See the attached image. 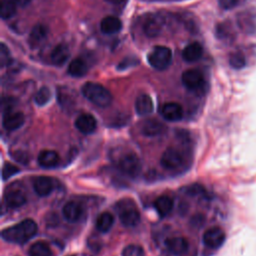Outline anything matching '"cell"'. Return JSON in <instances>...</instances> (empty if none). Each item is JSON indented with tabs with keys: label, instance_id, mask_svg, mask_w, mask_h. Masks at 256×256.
Returning <instances> with one entry per match:
<instances>
[{
	"label": "cell",
	"instance_id": "cell-1",
	"mask_svg": "<svg viewBox=\"0 0 256 256\" xmlns=\"http://www.w3.org/2000/svg\"><path fill=\"white\" fill-rule=\"evenodd\" d=\"M37 233V224L32 219H25L19 223L2 230V238L14 244H24Z\"/></svg>",
	"mask_w": 256,
	"mask_h": 256
},
{
	"label": "cell",
	"instance_id": "cell-2",
	"mask_svg": "<svg viewBox=\"0 0 256 256\" xmlns=\"http://www.w3.org/2000/svg\"><path fill=\"white\" fill-rule=\"evenodd\" d=\"M111 158L117 169L129 177H137L141 172V161L132 150L117 149L111 154Z\"/></svg>",
	"mask_w": 256,
	"mask_h": 256
},
{
	"label": "cell",
	"instance_id": "cell-3",
	"mask_svg": "<svg viewBox=\"0 0 256 256\" xmlns=\"http://www.w3.org/2000/svg\"><path fill=\"white\" fill-rule=\"evenodd\" d=\"M83 96L98 107H107L112 102V94L101 84L87 82L82 86Z\"/></svg>",
	"mask_w": 256,
	"mask_h": 256
},
{
	"label": "cell",
	"instance_id": "cell-4",
	"mask_svg": "<svg viewBox=\"0 0 256 256\" xmlns=\"http://www.w3.org/2000/svg\"><path fill=\"white\" fill-rule=\"evenodd\" d=\"M119 219L125 227H135L140 222V213L135 203L130 199H123L116 204Z\"/></svg>",
	"mask_w": 256,
	"mask_h": 256
},
{
	"label": "cell",
	"instance_id": "cell-5",
	"mask_svg": "<svg viewBox=\"0 0 256 256\" xmlns=\"http://www.w3.org/2000/svg\"><path fill=\"white\" fill-rule=\"evenodd\" d=\"M149 64L156 70H165L172 61V52L166 46H156L147 56Z\"/></svg>",
	"mask_w": 256,
	"mask_h": 256
},
{
	"label": "cell",
	"instance_id": "cell-6",
	"mask_svg": "<svg viewBox=\"0 0 256 256\" xmlns=\"http://www.w3.org/2000/svg\"><path fill=\"white\" fill-rule=\"evenodd\" d=\"M160 162L165 169L176 170L183 165L184 155L179 149L175 147H169L163 152Z\"/></svg>",
	"mask_w": 256,
	"mask_h": 256
},
{
	"label": "cell",
	"instance_id": "cell-7",
	"mask_svg": "<svg viewBox=\"0 0 256 256\" xmlns=\"http://www.w3.org/2000/svg\"><path fill=\"white\" fill-rule=\"evenodd\" d=\"M181 80L183 85L192 91L199 90L204 85V76L202 72L197 69H189L183 72Z\"/></svg>",
	"mask_w": 256,
	"mask_h": 256
},
{
	"label": "cell",
	"instance_id": "cell-8",
	"mask_svg": "<svg viewBox=\"0 0 256 256\" xmlns=\"http://www.w3.org/2000/svg\"><path fill=\"white\" fill-rule=\"evenodd\" d=\"M224 241H225V233L219 227L209 228L203 234L204 244L211 249L219 248L224 243Z\"/></svg>",
	"mask_w": 256,
	"mask_h": 256
},
{
	"label": "cell",
	"instance_id": "cell-9",
	"mask_svg": "<svg viewBox=\"0 0 256 256\" xmlns=\"http://www.w3.org/2000/svg\"><path fill=\"white\" fill-rule=\"evenodd\" d=\"M24 121H25V117L22 112H18V111L15 112L10 110L3 113L2 124L7 131H14L19 129L24 124Z\"/></svg>",
	"mask_w": 256,
	"mask_h": 256
},
{
	"label": "cell",
	"instance_id": "cell-10",
	"mask_svg": "<svg viewBox=\"0 0 256 256\" xmlns=\"http://www.w3.org/2000/svg\"><path fill=\"white\" fill-rule=\"evenodd\" d=\"M84 213V208L81 203L76 201H69L67 202L62 208V214L70 223H75L79 221Z\"/></svg>",
	"mask_w": 256,
	"mask_h": 256
},
{
	"label": "cell",
	"instance_id": "cell-11",
	"mask_svg": "<svg viewBox=\"0 0 256 256\" xmlns=\"http://www.w3.org/2000/svg\"><path fill=\"white\" fill-rule=\"evenodd\" d=\"M165 245L170 253L175 256L184 255L189 247L188 241L184 237H171L165 241Z\"/></svg>",
	"mask_w": 256,
	"mask_h": 256
},
{
	"label": "cell",
	"instance_id": "cell-12",
	"mask_svg": "<svg viewBox=\"0 0 256 256\" xmlns=\"http://www.w3.org/2000/svg\"><path fill=\"white\" fill-rule=\"evenodd\" d=\"M160 113L164 119L171 122H176L182 119L183 109L178 103L168 102L161 107Z\"/></svg>",
	"mask_w": 256,
	"mask_h": 256
},
{
	"label": "cell",
	"instance_id": "cell-13",
	"mask_svg": "<svg viewBox=\"0 0 256 256\" xmlns=\"http://www.w3.org/2000/svg\"><path fill=\"white\" fill-rule=\"evenodd\" d=\"M237 23L239 28L248 34L256 32V15L249 11H244L238 14Z\"/></svg>",
	"mask_w": 256,
	"mask_h": 256
},
{
	"label": "cell",
	"instance_id": "cell-14",
	"mask_svg": "<svg viewBox=\"0 0 256 256\" xmlns=\"http://www.w3.org/2000/svg\"><path fill=\"white\" fill-rule=\"evenodd\" d=\"M75 127L83 134H91L97 127V122L94 116L88 113L81 114L75 120Z\"/></svg>",
	"mask_w": 256,
	"mask_h": 256
},
{
	"label": "cell",
	"instance_id": "cell-15",
	"mask_svg": "<svg viewBox=\"0 0 256 256\" xmlns=\"http://www.w3.org/2000/svg\"><path fill=\"white\" fill-rule=\"evenodd\" d=\"M140 130L143 135L147 137H154L164 133L166 127L163 123L156 119H147L141 124Z\"/></svg>",
	"mask_w": 256,
	"mask_h": 256
},
{
	"label": "cell",
	"instance_id": "cell-16",
	"mask_svg": "<svg viewBox=\"0 0 256 256\" xmlns=\"http://www.w3.org/2000/svg\"><path fill=\"white\" fill-rule=\"evenodd\" d=\"M54 188L53 181L47 176H38L33 180V189L40 197L48 196Z\"/></svg>",
	"mask_w": 256,
	"mask_h": 256
},
{
	"label": "cell",
	"instance_id": "cell-17",
	"mask_svg": "<svg viewBox=\"0 0 256 256\" xmlns=\"http://www.w3.org/2000/svg\"><path fill=\"white\" fill-rule=\"evenodd\" d=\"M4 205L7 206V208H18L23 206L26 203V196L25 194L20 190H11L7 192L4 195Z\"/></svg>",
	"mask_w": 256,
	"mask_h": 256
},
{
	"label": "cell",
	"instance_id": "cell-18",
	"mask_svg": "<svg viewBox=\"0 0 256 256\" xmlns=\"http://www.w3.org/2000/svg\"><path fill=\"white\" fill-rule=\"evenodd\" d=\"M38 164L43 168H53L59 163V155L53 150H43L38 154Z\"/></svg>",
	"mask_w": 256,
	"mask_h": 256
},
{
	"label": "cell",
	"instance_id": "cell-19",
	"mask_svg": "<svg viewBox=\"0 0 256 256\" xmlns=\"http://www.w3.org/2000/svg\"><path fill=\"white\" fill-rule=\"evenodd\" d=\"M173 199L166 195L160 196L154 201V208L161 217H166L167 215H169L173 209Z\"/></svg>",
	"mask_w": 256,
	"mask_h": 256
},
{
	"label": "cell",
	"instance_id": "cell-20",
	"mask_svg": "<svg viewBox=\"0 0 256 256\" xmlns=\"http://www.w3.org/2000/svg\"><path fill=\"white\" fill-rule=\"evenodd\" d=\"M202 54V46L198 42H192L184 48L182 52V57L186 62H195L201 58Z\"/></svg>",
	"mask_w": 256,
	"mask_h": 256
},
{
	"label": "cell",
	"instance_id": "cell-21",
	"mask_svg": "<svg viewBox=\"0 0 256 256\" xmlns=\"http://www.w3.org/2000/svg\"><path fill=\"white\" fill-rule=\"evenodd\" d=\"M122 22L115 16H107L102 19L100 29L105 34H114L121 30Z\"/></svg>",
	"mask_w": 256,
	"mask_h": 256
},
{
	"label": "cell",
	"instance_id": "cell-22",
	"mask_svg": "<svg viewBox=\"0 0 256 256\" xmlns=\"http://www.w3.org/2000/svg\"><path fill=\"white\" fill-rule=\"evenodd\" d=\"M135 110L138 115L145 116L153 111V102L149 95L142 94L135 101Z\"/></svg>",
	"mask_w": 256,
	"mask_h": 256
},
{
	"label": "cell",
	"instance_id": "cell-23",
	"mask_svg": "<svg viewBox=\"0 0 256 256\" xmlns=\"http://www.w3.org/2000/svg\"><path fill=\"white\" fill-rule=\"evenodd\" d=\"M69 56H70V52L68 47L64 44H58L52 50L50 58L53 64L57 66H61L68 60Z\"/></svg>",
	"mask_w": 256,
	"mask_h": 256
},
{
	"label": "cell",
	"instance_id": "cell-24",
	"mask_svg": "<svg viewBox=\"0 0 256 256\" xmlns=\"http://www.w3.org/2000/svg\"><path fill=\"white\" fill-rule=\"evenodd\" d=\"M163 26V22L160 19V17H151L149 18L145 24H144V33L148 36V37H156L160 34L161 29Z\"/></svg>",
	"mask_w": 256,
	"mask_h": 256
},
{
	"label": "cell",
	"instance_id": "cell-25",
	"mask_svg": "<svg viewBox=\"0 0 256 256\" xmlns=\"http://www.w3.org/2000/svg\"><path fill=\"white\" fill-rule=\"evenodd\" d=\"M87 65L81 58L73 59L68 66V73L73 77H82L87 73Z\"/></svg>",
	"mask_w": 256,
	"mask_h": 256
},
{
	"label": "cell",
	"instance_id": "cell-26",
	"mask_svg": "<svg viewBox=\"0 0 256 256\" xmlns=\"http://www.w3.org/2000/svg\"><path fill=\"white\" fill-rule=\"evenodd\" d=\"M114 223V218L113 215L109 212H103L101 213L96 220V228L98 231L105 233L108 232Z\"/></svg>",
	"mask_w": 256,
	"mask_h": 256
},
{
	"label": "cell",
	"instance_id": "cell-27",
	"mask_svg": "<svg viewBox=\"0 0 256 256\" xmlns=\"http://www.w3.org/2000/svg\"><path fill=\"white\" fill-rule=\"evenodd\" d=\"M47 27L42 25V24H37L35 25L29 35V41L31 43V45H37L39 44L42 40H44V38L47 36Z\"/></svg>",
	"mask_w": 256,
	"mask_h": 256
},
{
	"label": "cell",
	"instance_id": "cell-28",
	"mask_svg": "<svg viewBox=\"0 0 256 256\" xmlns=\"http://www.w3.org/2000/svg\"><path fill=\"white\" fill-rule=\"evenodd\" d=\"M28 254L29 256H52V251L48 244L38 241L30 246Z\"/></svg>",
	"mask_w": 256,
	"mask_h": 256
},
{
	"label": "cell",
	"instance_id": "cell-29",
	"mask_svg": "<svg viewBox=\"0 0 256 256\" xmlns=\"http://www.w3.org/2000/svg\"><path fill=\"white\" fill-rule=\"evenodd\" d=\"M17 10V5L13 0H3L1 5V17L2 19L11 18Z\"/></svg>",
	"mask_w": 256,
	"mask_h": 256
},
{
	"label": "cell",
	"instance_id": "cell-30",
	"mask_svg": "<svg viewBox=\"0 0 256 256\" xmlns=\"http://www.w3.org/2000/svg\"><path fill=\"white\" fill-rule=\"evenodd\" d=\"M50 99H51V91L48 87H45V86L40 88L34 97L35 103L39 106H43L47 104Z\"/></svg>",
	"mask_w": 256,
	"mask_h": 256
},
{
	"label": "cell",
	"instance_id": "cell-31",
	"mask_svg": "<svg viewBox=\"0 0 256 256\" xmlns=\"http://www.w3.org/2000/svg\"><path fill=\"white\" fill-rule=\"evenodd\" d=\"M229 64L234 69H241L246 65L245 56L242 53H232L229 57Z\"/></svg>",
	"mask_w": 256,
	"mask_h": 256
},
{
	"label": "cell",
	"instance_id": "cell-32",
	"mask_svg": "<svg viewBox=\"0 0 256 256\" xmlns=\"http://www.w3.org/2000/svg\"><path fill=\"white\" fill-rule=\"evenodd\" d=\"M122 256H145V253L141 246L136 244H130L123 249Z\"/></svg>",
	"mask_w": 256,
	"mask_h": 256
},
{
	"label": "cell",
	"instance_id": "cell-33",
	"mask_svg": "<svg viewBox=\"0 0 256 256\" xmlns=\"http://www.w3.org/2000/svg\"><path fill=\"white\" fill-rule=\"evenodd\" d=\"M19 172V168L11 163H5L2 167V179L7 180Z\"/></svg>",
	"mask_w": 256,
	"mask_h": 256
},
{
	"label": "cell",
	"instance_id": "cell-34",
	"mask_svg": "<svg viewBox=\"0 0 256 256\" xmlns=\"http://www.w3.org/2000/svg\"><path fill=\"white\" fill-rule=\"evenodd\" d=\"M10 62H11L10 51L4 43H1V45H0V64H1V67H5V66L9 65Z\"/></svg>",
	"mask_w": 256,
	"mask_h": 256
},
{
	"label": "cell",
	"instance_id": "cell-35",
	"mask_svg": "<svg viewBox=\"0 0 256 256\" xmlns=\"http://www.w3.org/2000/svg\"><path fill=\"white\" fill-rule=\"evenodd\" d=\"M239 3V0H218L219 6L224 10H230L237 6Z\"/></svg>",
	"mask_w": 256,
	"mask_h": 256
},
{
	"label": "cell",
	"instance_id": "cell-36",
	"mask_svg": "<svg viewBox=\"0 0 256 256\" xmlns=\"http://www.w3.org/2000/svg\"><path fill=\"white\" fill-rule=\"evenodd\" d=\"M135 64H136V59L128 57V58H125L122 62L119 63L118 69L119 70H124V69H127L128 67H130L132 65H135Z\"/></svg>",
	"mask_w": 256,
	"mask_h": 256
},
{
	"label": "cell",
	"instance_id": "cell-37",
	"mask_svg": "<svg viewBox=\"0 0 256 256\" xmlns=\"http://www.w3.org/2000/svg\"><path fill=\"white\" fill-rule=\"evenodd\" d=\"M186 192H187L188 194L194 196V195H196V194H201V193H203V192H204V189H203V187H201V186H199V185H192V186L186 188Z\"/></svg>",
	"mask_w": 256,
	"mask_h": 256
},
{
	"label": "cell",
	"instance_id": "cell-38",
	"mask_svg": "<svg viewBox=\"0 0 256 256\" xmlns=\"http://www.w3.org/2000/svg\"><path fill=\"white\" fill-rule=\"evenodd\" d=\"M106 1L111 4H114V5H121V4L125 3L127 0H106Z\"/></svg>",
	"mask_w": 256,
	"mask_h": 256
},
{
	"label": "cell",
	"instance_id": "cell-39",
	"mask_svg": "<svg viewBox=\"0 0 256 256\" xmlns=\"http://www.w3.org/2000/svg\"><path fill=\"white\" fill-rule=\"evenodd\" d=\"M13 1L16 3V5H21V6H24L29 2V0H13Z\"/></svg>",
	"mask_w": 256,
	"mask_h": 256
}]
</instances>
